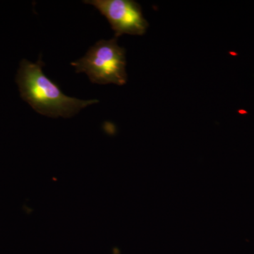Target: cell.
<instances>
[{"label":"cell","mask_w":254,"mask_h":254,"mask_svg":"<svg viewBox=\"0 0 254 254\" xmlns=\"http://www.w3.org/2000/svg\"><path fill=\"white\" fill-rule=\"evenodd\" d=\"M43 66L41 60L36 63L23 60L16 76L21 98L37 113L50 118H71L83 108L99 102L65 95L57 83L44 74Z\"/></svg>","instance_id":"obj_1"},{"label":"cell","mask_w":254,"mask_h":254,"mask_svg":"<svg viewBox=\"0 0 254 254\" xmlns=\"http://www.w3.org/2000/svg\"><path fill=\"white\" fill-rule=\"evenodd\" d=\"M125 50L118 46L117 38L100 40L81 59L71 63L76 73H86L92 83L123 86L127 83Z\"/></svg>","instance_id":"obj_2"},{"label":"cell","mask_w":254,"mask_h":254,"mask_svg":"<svg viewBox=\"0 0 254 254\" xmlns=\"http://www.w3.org/2000/svg\"><path fill=\"white\" fill-rule=\"evenodd\" d=\"M83 2L93 5L106 17L115 31V38L123 34L143 36L149 26L141 6L133 0H86Z\"/></svg>","instance_id":"obj_3"}]
</instances>
